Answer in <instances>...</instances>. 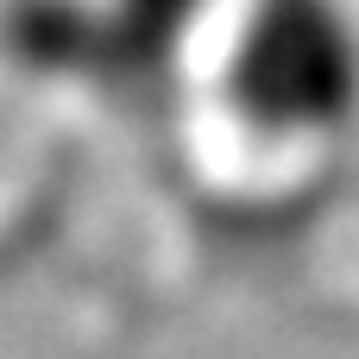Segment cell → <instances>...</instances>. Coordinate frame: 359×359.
I'll list each match as a JSON object with an SVG mask.
<instances>
[{"mask_svg":"<svg viewBox=\"0 0 359 359\" xmlns=\"http://www.w3.org/2000/svg\"><path fill=\"white\" fill-rule=\"evenodd\" d=\"M221 95L259 139H334L359 114L353 0H240Z\"/></svg>","mask_w":359,"mask_h":359,"instance_id":"obj_1","label":"cell"},{"mask_svg":"<svg viewBox=\"0 0 359 359\" xmlns=\"http://www.w3.org/2000/svg\"><path fill=\"white\" fill-rule=\"evenodd\" d=\"M208 13H215V0H101L107 63H120V57H126V69L164 63Z\"/></svg>","mask_w":359,"mask_h":359,"instance_id":"obj_2","label":"cell"}]
</instances>
